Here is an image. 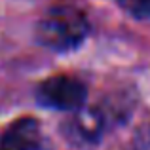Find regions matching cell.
<instances>
[{
	"label": "cell",
	"instance_id": "cell-1",
	"mask_svg": "<svg viewBox=\"0 0 150 150\" xmlns=\"http://www.w3.org/2000/svg\"><path fill=\"white\" fill-rule=\"evenodd\" d=\"M89 33L88 17L76 6L61 4L51 8L36 25V40L51 51H70Z\"/></svg>",
	"mask_w": 150,
	"mask_h": 150
},
{
	"label": "cell",
	"instance_id": "cell-2",
	"mask_svg": "<svg viewBox=\"0 0 150 150\" xmlns=\"http://www.w3.org/2000/svg\"><path fill=\"white\" fill-rule=\"evenodd\" d=\"M88 95L84 82L69 74H53L36 89L38 103L55 110H78Z\"/></svg>",
	"mask_w": 150,
	"mask_h": 150
},
{
	"label": "cell",
	"instance_id": "cell-3",
	"mask_svg": "<svg viewBox=\"0 0 150 150\" xmlns=\"http://www.w3.org/2000/svg\"><path fill=\"white\" fill-rule=\"evenodd\" d=\"M42 141L40 122L33 116H21L2 131L0 150H40Z\"/></svg>",
	"mask_w": 150,
	"mask_h": 150
},
{
	"label": "cell",
	"instance_id": "cell-4",
	"mask_svg": "<svg viewBox=\"0 0 150 150\" xmlns=\"http://www.w3.org/2000/svg\"><path fill=\"white\" fill-rule=\"evenodd\" d=\"M105 127V118L97 108H78L76 116L70 120L72 139L82 143H93L101 137Z\"/></svg>",
	"mask_w": 150,
	"mask_h": 150
},
{
	"label": "cell",
	"instance_id": "cell-5",
	"mask_svg": "<svg viewBox=\"0 0 150 150\" xmlns=\"http://www.w3.org/2000/svg\"><path fill=\"white\" fill-rule=\"evenodd\" d=\"M129 15L137 19H150V0H118Z\"/></svg>",
	"mask_w": 150,
	"mask_h": 150
}]
</instances>
